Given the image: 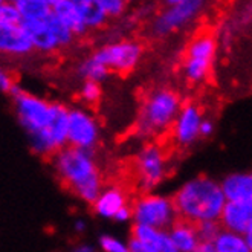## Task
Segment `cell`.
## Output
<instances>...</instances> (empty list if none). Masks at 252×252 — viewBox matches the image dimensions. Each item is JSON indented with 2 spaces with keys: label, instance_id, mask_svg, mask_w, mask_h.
Masks as SVG:
<instances>
[{
  "label": "cell",
  "instance_id": "12",
  "mask_svg": "<svg viewBox=\"0 0 252 252\" xmlns=\"http://www.w3.org/2000/svg\"><path fill=\"white\" fill-rule=\"evenodd\" d=\"M94 0H52V12L75 37L87 32V14Z\"/></svg>",
  "mask_w": 252,
  "mask_h": 252
},
{
  "label": "cell",
  "instance_id": "20",
  "mask_svg": "<svg viewBox=\"0 0 252 252\" xmlns=\"http://www.w3.org/2000/svg\"><path fill=\"white\" fill-rule=\"evenodd\" d=\"M214 245L217 252H252L248 246L245 235L226 229H221V232L214 240Z\"/></svg>",
  "mask_w": 252,
  "mask_h": 252
},
{
  "label": "cell",
  "instance_id": "28",
  "mask_svg": "<svg viewBox=\"0 0 252 252\" xmlns=\"http://www.w3.org/2000/svg\"><path fill=\"white\" fill-rule=\"evenodd\" d=\"M107 20H109V17L98 8L96 2L94 0L92 6H91V9H89V14H87V28L89 29L101 28V26H104L107 23Z\"/></svg>",
  "mask_w": 252,
  "mask_h": 252
},
{
  "label": "cell",
  "instance_id": "29",
  "mask_svg": "<svg viewBox=\"0 0 252 252\" xmlns=\"http://www.w3.org/2000/svg\"><path fill=\"white\" fill-rule=\"evenodd\" d=\"M14 84H16V81H14V78L11 77V73L6 72L5 69H2V72H0V91L9 95Z\"/></svg>",
  "mask_w": 252,
  "mask_h": 252
},
{
  "label": "cell",
  "instance_id": "7",
  "mask_svg": "<svg viewBox=\"0 0 252 252\" xmlns=\"http://www.w3.org/2000/svg\"><path fill=\"white\" fill-rule=\"evenodd\" d=\"M133 223L150 226L159 231H170L179 220L173 197L160 194H142L131 203Z\"/></svg>",
  "mask_w": 252,
  "mask_h": 252
},
{
  "label": "cell",
  "instance_id": "35",
  "mask_svg": "<svg viewBox=\"0 0 252 252\" xmlns=\"http://www.w3.org/2000/svg\"><path fill=\"white\" fill-rule=\"evenodd\" d=\"M73 228H75L77 232H83L86 229V221L83 219H77L75 223H73Z\"/></svg>",
  "mask_w": 252,
  "mask_h": 252
},
{
  "label": "cell",
  "instance_id": "26",
  "mask_svg": "<svg viewBox=\"0 0 252 252\" xmlns=\"http://www.w3.org/2000/svg\"><path fill=\"white\" fill-rule=\"evenodd\" d=\"M98 245L102 252H130L128 243H124L123 240L109 234H102L98 239Z\"/></svg>",
  "mask_w": 252,
  "mask_h": 252
},
{
  "label": "cell",
  "instance_id": "23",
  "mask_svg": "<svg viewBox=\"0 0 252 252\" xmlns=\"http://www.w3.org/2000/svg\"><path fill=\"white\" fill-rule=\"evenodd\" d=\"M23 17L16 5V2H6L3 0L0 3V25H22Z\"/></svg>",
  "mask_w": 252,
  "mask_h": 252
},
{
  "label": "cell",
  "instance_id": "3",
  "mask_svg": "<svg viewBox=\"0 0 252 252\" xmlns=\"http://www.w3.org/2000/svg\"><path fill=\"white\" fill-rule=\"evenodd\" d=\"M51 160L57 177L72 194L86 203L94 205L104 188L94 152L67 145L55 153Z\"/></svg>",
  "mask_w": 252,
  "mask_h": 252
},
{
  "label": "cell",
  "instance_id": "21",
  "mask_svg": "<svg viewBox=\"0 0 252 252\" xmlns=\"http://www.w3.org/2000/svg\"><path fill=\"white\" fill-rule=\"evenodd\" d=\"M77 73L84 81H94L99 84L109 77L110 70L106 66H102L99 62H96L94 57H89L77 66Z\"/></svg>",
  "mask_w": 252,
  "mask_h": 252
},
{
  "label": "cell",
  "instance_id": "22",
  "mask_svg": "<svg viewBox=\"0 0 252 252\" xmlns=\"http://www.w3.org/2000/svg\"><path fill=\"white\" fill-rule=\"evenodd\" d=\"M131 239H136L145 245H150L153 246L155 249L159 251L162 242L167 237L168 231H159V229H155V228H150V226H145V225H139V223H133L131 226Z\"/></svg>",
  "mask_w": 252,
  "mask_h": 252
},
{
  "label": "cell",
  "instance_id": "4",
  "mask_svg": "<svg viewBox=\"0 0 252 252\" xmlns=\"http://www.w3.org/2000/svg\"><path fill=\"white\" fill-rule=\"evenodd\" d=\"M182 106L181 95L170 87H156L150 91L144 96L138 113L135 127L138 136L150 139L173 128Z\"/></svg>",
  "mask_w": 252,
  "mask_h": 252
},
{
  "label": "cell",
  "instance_id": "16",
  "mask_svg": "<svg viewBox=\"0 0 252 252\" xmlns=\"http://www.w3.org/2000/svg\"><path fill=\"white\" fill-rule=\"evenodd\" d=\"M127 196L121 187L118 185H107L102 188L101 194L92 205V208L96 216L102 219H115L124 206H127Z\"/></svg>",
  "mask_w": 252,
  "mask_h": 252
},
{
  "label": "cell",
  "instance_id": "10",
  "mask_svg": "<svg viewBox=\"0 0 252 252\" xmlns=\"http://www.w3.org/2000/svg\"><path fill=\"white\" fill-rule=\"evenodd\" d=\"M101 136L99 124L96 118L86 109H69L67 121V145L81 150L94 152Z\"/></svg>",
  "mask_w": 252,
  "mask_h": 252
},
{
  "label": "cell",
  "instance_id": "11",
  "mask_svg": "<svg viewBox=\"0 0 252 252\" xmlns=\"http://www.w3.org/2000/svg\"><path fill=\"white\" fill-rule=\"evenodd\" d=\"M203 112L196 102H185L173 124V139L181 148H188L200 138Z\"/></svg>",
  "mask_w": 252,
  "mask_h": 252
},
{
  "label": "cell",
  "instance_id": "18",
  "mask_svg": "<svg viewBox=\"0 0 252 252\" xmlns=\"http://www.w3.org/2000/svg\"><path fill=\"white\" fill-rule=\"evenodd\" d=\"M170 237L174 243V246L177 248L179 252H196L199 245H200V239L197 234V226L194 223H189V221L185 220H177L176 223L170 228Z\"/></svg>",
  "mask_w": 252,
  "mask_h": 252
},
{
  "label": "cell",
  "instance_id": "19",
  "mask_svg": "<svg viewBox=\"0 0 252 252\" xmlns=\"http://www.w3.org/2000/svg\"><path fill=\"white\" fill-rule=\"evenodd\" d=\"M23 20H43L52 14V0H14Z\"/></svg>",
  "mask_w": 252,
  "mask_h": 252
},
{
  "label": "cell",
  "instance_id": "17",
  "mask_svg": "<svg viewBox=\"0 0 252 252\" xmlns=\"http://www.w3.org/2000/svg\"><path fill=\"white\" fill-rule=\"evenodd\" d=\"M220 184L228 202H252V170L231 173Z\"/></svg>",
  "mask_w": 252,
  "mask_h": 252
},
{
  "label": "cell",
  "instance_id": "31",
  "mask_svg": "<svg viewBox=\"0 0 252 252\" xmlns=\"http://www.w3.org/2000/svg\"><path fill=\"white\" fill-rule=\"evenodd\" d=\"M115 221H120V223H126V221L133 220V211H131V205H127L124 208L116 214V217L113 219Z\"/></svg>",
  "mask_w": 252,
  "mask_h": 252
},
{
  "label": "cell",
  "instance_id": "36",
  "mask_svg": "<svg viewBox=\"0 0 252 252\" xmlns=\"http://www.w3.org/2000/svg\"><path fill=\"white\" fill-rule=\"evenodd\" d=\"M245 239H246V242H248V246L251 248V251H252V226L248 229V232L245 234Z\"/></svg>",
  "mask_w": 252,
  "mask_h": 252
},
{
  "label": "cell",
  "instance_id": "1",
  "mask_svg": "<svg viewBox=\"0 0 252 252\" xmlns=\"http://www.w3.org/2000/svg\"><path fill=\"white\" fill-rule=\"evenodd\" d=\"M9 98L29 147L37 156L52 158L67 147L69 109L66 106L26 92L17 83L11 89Z\"/></svg>",
  "mask_w": 252,
  "mask_h": 252
},
{
  "label": "cell",
  "instance_id": "13",
  "mask_svg": "<svg viewBox=\"0 0 252 252\" xmlns=\"http://www.w3.org/2000/svg\"><path fill=\"white\" fill-rule=\"evenodd\" d=\"M0 51L5 55L23 57L35 49L22 25H0Z\"/></svg>",
  "mask_w": 252,
  "mask_h": 252
},
{
  "label": "cell",
  "instance_id": "8",
  "mask_svg": "<svg viewBox=\"0 0 252 252\" xmlns=\"http://www.w3.org/2000/svg\"><path fill=\"white\" fill-rule=\"evenodd\" d=\"M142 52L144 48L141 43L135 40H121L98 48L92 57L110 72L126 75V73L135 70V67L139 64Z\"/></svg>",
  "mask_w": 252,
  "mask_h": 252
},
{
  "label": "cell",
  "instance_id": "6",
  "mask_svg": "<svg viewBox=\"0 0 252 252\" xmlns=\"http://www.w3.org/2000/svg\"><path fill=\"white\" fill-rule=\"evenodd\" d=\"M217 48L219 43L213 34L202 32L192 37L182 62V70L188 83L200 84L208 78L216 60Z\"/></svg>",
  "mask_w": 252,
  "mask_h": 252
},
{
  "label": "cell",
  "instance_id": "14",
  "mask_svg": "<svg viewBox=\"0 0 252 252\" xmlns=\"http://www.w3.org/2000/svg\"><path fill=\"white\" fill-rule=\"evenodd\" d=\"M220 225L226 231L245 235L252 226V202H228Z\"/></svg>",
  "mask_w": 252,
  "mask_h": 252
},
{
  "label": "cell",
  "instance_id": "5",
  "mask_svg": "<svg viewBox=\"0 0 252 252\" xmlns=\"http://www.w3.org/2000/svg\"><path fill=\"white\" fill-rule=\"evenodd\" d=\"M164 5L165 8L150 25V34L155 38H165L191 25L203 12L206 3L202 0H167Z\"/></svg>",
  "mask_w": 252,
  "mask_h": 252
},
{
  "label": "cell",
  "instance_id": "27",
  "mask_svg": "<svg viewBox=\"0 0 252 252\" xmlns=\"http://www.w3.org/2000/svg\"><path fill=\"white\" fill-rule=\"evenodd\" d=\"M196 226L200 242H214L217 235L221 232V229H223L220 221H203V223H199Z\"/></svg>",
  "mask_w": 252,
  "mask_h": 252
},
{
  "label": "cell",
  "instance_id": "15",
  "mask_svg": "<svg viewBox=\"0 0 252 252\" xmlns=\"http://www.w3.org/2000/svg\"><path fill=\"white\" fill-rule=\"evenodd\" d=\"M22 26L26 29L29 37H31L35 51L43 54H51L62 48L51 28L49 17L43 20H23Z\"/></svg>",
  "mask_w": 252,
  "mask_h": 252
},
{
  "label": "cell",
  "instance_id": "33",
  "mask_svg": "<svg viewBox=\"0 0 252 252\" xmlns=\"http://www.w3.org/2000/svg\"><path fill=\"white\" fill-rule=\"evenodd\" d=\"M196 252H217L214 242H200Z\"/></svg>",
  "mask_w": 252,
  "mask_h": 252
},
{
  "label": "cell",
  "instance_id": "2",
  "mask_svg": "<svg viewBox=\"0 0 252 252\" xmlns=\"http://www.w3.org/2000/svg\"><path fill=\"white\" fill-rule=\"evenodd\" d=\"M173 202L177 216L189 223L220 221L228 203L221 184L210 176H196L174 192Z\"/></svg>",
  "mask_w": 252,
  "mask_h": 252
},
{
  "label": "cell",
  "instance_id": "24",
  "mask_svg": "<svg viewBox=\"0 0 252 252\" xmlns=\"http://www.w3.org/2000/svg\"><path fill=\"white\" fill-rule=\"evenodd\" d=\"M80 98L84 104L94 106L101 98V86L94 81H83L80 87Z\"/></svg>",
  "mask_w": 252,
  "mask_h": 252
},
{
  "label": "cell",
  "instance_id": "32",
  "mask_svg": "<svg viewBox=\"0 0 252 252\" xmlns=\"http://www.w3.org/2000/svg\"><path fill=\"white\" fill-rule=\"evenodd\" d=\"M214 133V123L208 118H205L202 121V126H200V136L202 138H210Z\"/></svg>",
  "mask_w": 252,
  "mask_h": 252
},
{
  "label": "cell",
  "instance_id": "9",
  "mask_svg": "<svg viewBox=\"0 0 252 252\" xmlns=\"http://www.w3.org/2000/svg\"><path fill=\"white\" fill-rule=\"evenodd\" d=\"M138 187L144 194H150L167 174V158L158 144L148 142L135 158Z\"/></svg>",
  "mask_w": 252,
  "mask_h": 252
},
{
  "label": "cell",
  "instance_id": "25",
  "mask_svg": "<svg viewBox=\"0 0 252 252\" xmlns=\"http://www.w3.org/2000/svg\"><path fill=\"white\" fill-rule=\"evenodd\" d=\"M98 8L110 17H121L127 9V3L124 0H95Z\"/></svg>",
  "mask_w": 252,
  "mask_h": 252
},
{
  "label": "cell",
  "instance_id": "30",
  "mask_svg": "<svg viewBox=\"0 0 252 252\" xmlns=\"http://www.w3.org/2000/svg\"><path fill=\"white\" fill-rule=\"evenodd\" d=\"M128 249H130V252H159L153 246L145 245V243H142V242H139L136 239H131V237L128 240Z\"/></svg>",
  "mask_w": 252,
  "mask_h": 252
},
{
  "label": "cell",
  "instance_id": "34",
  "mask_svg": "<svg viewBox=\"0 0 252 252\" xmlns=\"http://www.w3.org/2000/svg\"><path fill=\"white\" fill-rule=\"evenodd\" d=\"M72 252H96V249L92 245H87V243H80L75 248L72 249Z\"/></svg>",
  "mask_w": 252,
  "mask_h": 252
}]
</instances>
